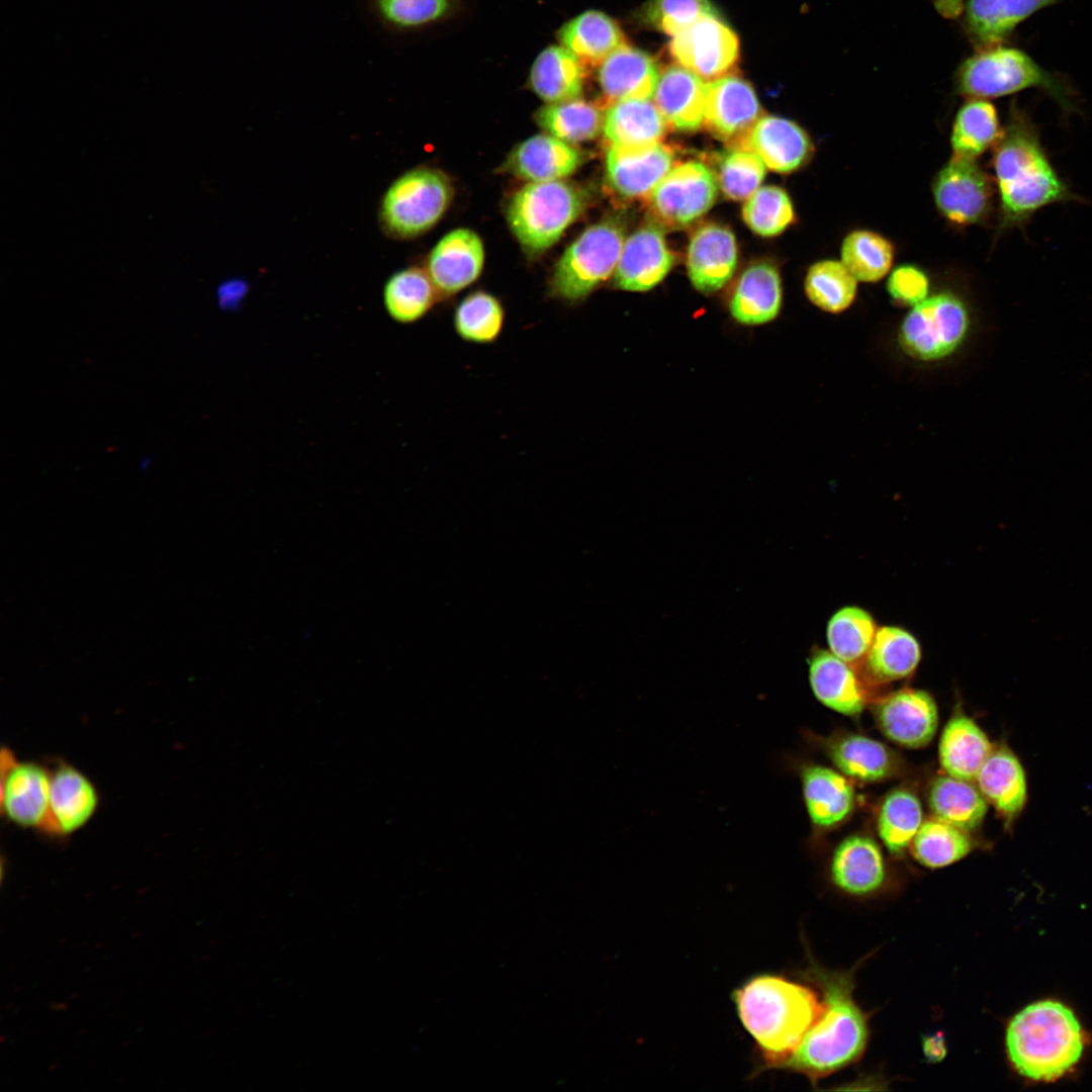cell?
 Wrapping results in <instances>:
<instances>
[{
	"label": "cell",
	"mask_w": 1092,
	"mask_h": 1092,
	"mask_svg": "<svg viewBox=\"0 0 1092 1092\" xmlns=\"http://www.w3.org/2000/svg\"><path fill=\"white\" fill-rule=\"evenodd\" d=\"M993 148L1001 231L1024 225L1044 206L1076 199L1049 160L1035 124L1016 104Z\"/></svg>",
	"instance_id": "cell-1"
},
{
	"label": "cell",
	"mask_w": 1092,
	"mask_h": 1092,
	"mask_svg": "<svg viewBox=\"0 0 1092 1092\" xmlns=\"http://www.w3.org/2000/svg\"><path fill=\"white\" fill-rule=\"evenodd\" d=\"M763 1069H780L819 1017L823 1003L809 987L783 976L752 977L732 994Z\"/></svg>",
	"instance_id": "cell-2"
},
{
	"label": "cell",
	"mask_w": 1092,
	"mask_h": 1092,
	"mask_svg": "<svg viewBox=\"0 0 1092 1092\" xmlns=\"http://www.w3.org/2000/svg\"><path fill=\"white\" fill-rule=\"evenodd\" d=\"M822 992V1011L798 1049L781 1066L809 1078L813 1083L858 1060L869 1037L868 1019L852 995L848 972L810 969Z\"/></svg>",
	"instance_id": "cell-3"
},
{
	"label": "cell",
	"mask_w": 1092,
	"mask_h": 1092,
	"mask_svg": "<svg viewBox=\"0 0 1092 1092\" xmlns=\"http://www.w3.org/2000/svg\"><path fill=\"white\" fill-rule=\"evenodd\" d=\"M1084 1033L1064 1004L1044 1000L1028 1005L1010 1021L1006 1049L1014 1069L1035 1081L1062 1077L1081 1058Z\"/></svg>",
	"instance_id": "cell-4"
},
{
	"label": "cell",
	"mask_w": 1092,
	"mask_h": 1092,
	"mask_svg": "<svg viewBox=\"0 0 1092 1092\" xmlns=\"http://www.w3.org/2000/svg\"><path fill=\"white\" fill-rule=\"evenodd\" d=\"M958 94L968 98H998L1038 88L1065 112L1075 110L1070 88L1021 50L997 44L980 49L966 59L954 75Z\"/></svg>",
	"instance_id": "cell-5"
},
{
	"label": "cell",
	"mask_w": 1092,
	"mask_h": 1092,
	"mask_svg": "<svg viewBox=\"0 0 1092 1092\" xmlns=\"http://www.w3.org/2000/svg\"><path fill=\"white\" fill-rule=\"evenodd\" d=\"M586 195L572 183L530 182L507 208L509 225L523 248L541 253L552 247L586 207Z\"/></svg>",
	"instance_id": "cell-6"
},
{
	"label": "cell",
	"mask_w": 1092,
	"mask_h": 1092,
	"mask_svg": "<svg viewBox=\"0 0 1092 1092\" xmlns=\"http://www.w3.org/2000/svg\"><path fill=\"white\" fill-rule=\"evenodd\" d=\"M624 237L623 224L614 218L587 228L557 262L550 280L553 296L567 303L585 299L615 272Z\"/></svg>",
	"instance_id": "cell-7"
},
{
	"label": "cell",
	"mask_w": 1092,
	"mask_h": 1092,
	"mask_svg": "<svg viewBox=\"0 0 1092 1092\" xmlns=\"http://www.w3.org/2000/svg\"><path fill=\"white\" fill-rule=\"evenodd\" d=\"M970 329V312L964 300L950 291H941L909 309L899 326L897 340L909 358L931 363L957 353Z\"/></svg>",
	"instance_id": "cell-8"
},
{
	"label": "cell",
	"mask_w": 1092,
	"mask_h": 1092,
	"mask_svg": "<svg viewBox=\"0 0 1092 1092\" xmlns=\"http://www.w3.org/2000/svg\"><path fill=\"white\" fill-rule=\"evenodd\" d=\"M453 195L449 179L439 170L416 168L395 179L384 193L379 220L394 238H414L433 228Z\"/></svg>",
	"instance_id": "cell-9"
},
{
	"label": "cell",
	"mask_w": 1092,
	"mask_h": 1092,
	"mask_svg": "<svg viewBox=\"0 0 1092 1092\" xmlns=\"http://www.w3.org/2000/svg\"><path fill=\"white\" fill-rule=\"evenodd\" d=\"M718 193L716 175L704 163L689 161L673 167L648 197L649 208L663 226L680 229L704 215Z\"/></svg>",
	"instance_id": "cell-10"
},
{
	"label": "cell",
	"mask_w": 1092,
	"mask_h": 1092,
	"mask_svg": "<svg viewBox=\"0 0 1092 1092\" xmlns=\"http://www.w3.org/2000/svg\"><path fill=\"white\" fill-rule=\"evenodd\" d=\"M668 51L681 67L713 81L734 71L739 58L735 32L717 15L708 14L672 36Z\"/></svg>",
	"instance_id": "cell-11"
},
{
	"label": "cell",
	"mask_w": 1092,
	"mask_h": 1092,
	"mask_svg": "<svg viewBox=\"0 0 1092 1092\" xmlns=\"http://www.w3.org/2000/svg\"><path fill=\"white\" fill-rule=\"evenodd\" d=\"M931 186L938 211L952 223H979L991 211L993 184L975 159L952 156L937 172Z\"/></svg>",
	"instance_id": "cell-12"
},
{
	"label": "cell",
	"mask_w": 1092,
	"mask_h": 1092,
	"mask_svg": "<svg viewBox=\"0 0 1092 1092\" xmlns=\"http://www.w3.org/2000/svg\"><path fill=\"white\" fill-rule=\"evenodd\" d=\"M0 776L2 815L19 827L43 831L52 770L35 761L20 760L9 748H2Z\"/></svg>",
	"instance_id": "cell-13"
},
{
	"label": "cell",
	"mask_w": 1092,
	"mask_h": 1092,
	"mask_svg": "<svg viewBox=\"0 0 1092 1092\" xmlns=\"http://www.w3.org/2000/svg\"><path fill=\"white\" fill-rule=\"evenodd\" d=\"M673 164L674 153L661 142L641 147L610 145L606 154L607 183L622 199H643L650 196Z\"/></svg>",
	"instance_id": "cell-14"
},
{
	"label": "cell",
	"mask_w": 1092,
	"mask_h": 1092,
	"mask_svg": "<svg viewBox=\"0 0 1092 1092\" xmlns=\"http://www.w3.org/2000/svg\"><path fill=\"white\" fill-rule=\"evenodd\" d=\"M760 115L757 96L742 78L731 74L706 83L703 123L721 141L738 146Z\"/></svg>",
	"instance_id": "cell-15"
},
{
	"label": "cell",
	"mask_w": 1092,
	"mask_h": 1092,
	"mask_svg": "<svg viewBox=\"0 0 1092 1092\" xmlns=\"http://www.w3.org/2000/svg\"><path fill=\"white\" fill-rule=\"evenodd\" d=\"M875 716L886 737L909 748L927 745L938 723L933 698L914 689H903L883 698L877 703Z\"/></svg>",
	"instance_id": "cell-16"
},
{
	"label": "cell",
	"mask_w": 1092,
	"mask_h": 1092,
	"mask_svg": "<svg viewBox=\"0 0 1092 1092\" xmlns=\"http://www.w3.org/2000/svg\"><path fill=\"white\" fill-rule=\"evenodd\" d=\"M675 261L662 230L643 225L625 240L614 272V285L626 291H648L660 283Z\"/></svg>",
	"instance_id": "cell-17"
},
{
	"label": "cell",
	"mask_w": 1092,
	"mask_h": 1092,
	"mask_svg": "<svg viewBox=\"0 0 1092 1092\" xmlns=\"http://www.w3.org/2000/svg\"><path fill=\"white\" fill-rule=\"evenodd\" d=\"M484 248L468 229L445 235L430 253L427 272L439 296H452L475 282L483 269Z\"/></svg>",
	"instance_id": "cell-18"
},
{
	"label": "cell",
	"mask_w": 1092,
	"mask_h": 1092,
	"mask_svg": "<svg viewBox=\"0 0 1092 1092\" xmlns=\"http://www.w3.org/2000/svg\"><path fill=\"white\" fill-rule=\"evenodd\" d=\"M99 805L96 787L75 766L60 762L51 777L50 807L44 833L67 836L85 826Z\"/></svg>",
	"instance_id": "cell-19"
},
{
	"label": "cell",
	"mask_w": 1092,
	"mask_h": 1092,
	"mask_svg": "<svg viewBox=\"0 0 1092 1092\" xmlns=\"http://www.w3.org/2000/svg\"><path fill=\"white\" fill-rule=\"evenodd\" d=\"M736 148L755 153L779 173H791L809 162L814 145L804 128L780 116H762Z\"/></svg>",
	"instance_id": "cell-20"
},
{
	"label": "cell",
	"mask_w": 1092,
	"mask_h": 1092,
	"mask_svg": "<svg viewBox=\"0 0 1092 1092\" xmlns=\"http://www.w3.org/2000/svg\"><path fill=\"white\" fill-rule=\"evenodd\" d=\"M737 265V245L733 233L718 223H707L692 236L687 268L693 286L705 294L723 288Z\"/></svg>",
	"instance_id": "cell-21"
},
{
	"label": "cell",
	"mask_w": 1092,
	"mask_h": 1092,
	"mask_svg": "<svg viewBox=\"0 0 1092 1092\" xmlns=\"http://www.w3.org/2000/svg\"><path fill=\"white\" fill-rule=\"evenodd\" d=\"M660 76L653 57L627 43L610 54L600 65L598 81L610 102L650 99Z\"/></svg>",
	"instance_id": "cell-22"
},
{
	"label": "cell",
	"mask_w": 1092,
	"mask_h": 1092,
	"mask_svg": "<svg viewBox=\"0 0 1092 1092\" xmlns=\"http://www.w3.org/2000/svg\"><path fill=\"white\" fill-rule=\"evenodd\" d=\"M652 97L668 127L694 131L703 124L706 83L688 69L679 65L665 68Z\"/></svg>",
	"instance_id": "cell-23"
},
{
	"label": "cell",
	"mask_w": 1092,
	"mask_h": 1092,
	"mask_svg": "<svg viewBox=\"0 0 1092 1092\" xmlns=\"http://www.w3.org/2000/svg\"><path fill=\"white\" fill-rule=\"evenodd\" d=\"M783 302L782 280L770 263L758 262L745 269L732 291L729 312L742 326H760L772 322Z\"/></svg>",
	"instance_id": "cell-24"
},
{
	"label": "cell",
	"mask_w": 1092,
	"mask_h": 1092,
	"mask_svg": "<svg viewBox=\"0 0 1092 1092\" xmlns=\"http://www.w3.org/2000/svg\"><path fill=\"white\" fill-rule=\"evenodd\" d=\"M808 664L811 689L819 702L848 716L862 711L867 691L855 669L821 648L813 649Z\"/></svg>",
	"instance_id": "cell-25"
},
{
	"label": "cell",
	"mask_w": 1092,
	"mask_h": 1092,
	"mask_svg": "<svg viewBox=\"0 0 1092 1092\" xmlns=\"http://www.w3.org/2000/svg\"><path fill=\"white\" fill-rule=\"evenodd\" d=\"M833 884L851 896H868L884 884L886 871L878 844L867 836L853 835L835 849L830 864Z\"/></svg>",
	"instance_id": "cell-26"
},
{
	"label": "cell",
	"mask_w": 1092,
	"mask_h": 1092,
	"mask_svg": "<svg viewBox=\"0 0 1092 1092\" xmlns=\"http://www.w3.org/2000/svg\"><path fill=\"white\" fill-rule=\"evenodd\" d=\"M582 163L581 153L569 143L551 134H536L521 143L511 154L508 169L530 182L561 180Z\"/></svg>",
	"instance_id": "cell-27"
},
{
	"label": "cell",
	"mask_w": 1092,
	"mask_h": 1092,
	"mask_svg": "<svg viewBox=\"0 0 1092 1092\" xmlns=\"http://www.w3.org/2000/svg\"><path fill=\"white\" fill-rule=\"evenodd\" d=\"M1057 1L968 0L965 28L979 49L1002 44L1020 22Z\"/></svg>",
	"instance_id": "cell-28"
},
{
	"label": "cell",
	"mask_w": 1092,
	"mask_h": 1092,
	"mask_svg": "<svg viewBox=\"0 0 1092 1092\" xmlns=\"http://www.w3.org/2000/svg\"><path fill=\"white\" fill-rule=\"evenodd\" d=\"M806 808L812 824L832 827L851 811L854 793L840 774L821 765L807 764L800 772Z\"/></svg>",
	"instance_id": "cell-29"
},
{
	"label": "cell",
	"mask_w": 1092,
	"mask_h": 1092,
	"mask_svg": "<svg viewBox=\"0 0 1092 1092\" xmlns=\"http://www.w3.org/2000/svg\"><path fill=\"white\" fill-rule=\"evenodd\" d=\"M993 751L982 729L969 717L957 714L945 725L939 742V761L947 776L975 781Z\"/></svg>",
	"instance_id": "cell-30"
},
{
	"label": "cell",
	"mask_w": 1092,
	"mask_h": 1092,
	"mask_svg": "<svg viewBox=\"0 0 1092 1092\" xmlns=\"http://www.w3.org/2000/svg\"><path fill=\"white\" fill-rule=\"evenodd\" d=\"M668 125L649 99L611 103L604 113L603 131L610 145L641 147L660 143Z\"/></svg>",
	"instance_id": "cell-31"
},
{
	"label": "cell",
	"mask_w": 1092,
	"mask_h": 1092,
	"mask_svg": "<svg viewBox=\"0 0 1092 1092\" xmlns=\"http://www.w3.org/2000/svg\"><path fill=\"white\" fill-rule=\"evenodd\" d=\"M825 750L840 771L861 782L884 780L898 767L895 755L887 746L857 734L832 737L826 741Z\"/></svg>",
	"instance_id": "cell-32"
},
{
	"label": "cell",
	"mask_w": 1092,
	"mask_h": 1092,
	"mask_svg": "<svg viewBox=\"0 0 1092 1092\" xmlns=\"http://www.w3.org/2000/svg\"><path fill=\"white\" fill-rule=\"evenodd\" d=\"M558 38L561 46L588 65H600L627 43L619 24L598 10L584 11L567 21L560 28Z\"/></svg>",
	"instance_id": "cell-33"
},
{
	"label": "cell",
	"mask_w": 1092,
	"mask_h": 1092,
	"mask_svg": "<svg viewBox=\"0 0 1092 1092\" xmlns=\"http://www.w3.org/2000/svg\"><path fill=\"white\" fill-rule=\"evenodd\" d=\"M583 63L563 46H550L536 58L530 71L534 92L548 103L578 98L584 81Z\"/></svg>",
	"instance_id": "cell-34"
},
{
	"label": "cell",
	"mask_w": 1092,
	"mask_h": 1092,
	"mask_svg": "<svg viewBox=\"0 0 1092 1092\" xmlns=\"http://www.w3.org/2000/svg\"><path fill=\"white\" fill-rule=\"evenodd\" d=\"M921 658L920 645L908 631L894 626L878 628L862 669L875 684L909 676Z\"/></svg>",
	"instance_id": "cell-35"
},
{
	"label": "cell",
	"mask_w": 1092,
	"mask_h": 1092,
	"mask_svg": "<svg viewBox=\"0 0 1092 1092\" xmlns=\"http://www.w3.org/2000/svg\"><path fill=\"white\" fill-rule=\"evenodd\" d=\"M982 795L1006 818L1017 816L1026 801V781L1017 757L1006 748L993 750L976 778Z\"/></svg>",
	"instance_id": "cell-36"
},
{
	"label": "cell",
	"mask_w": 1092,
	"mask_h": 1092,
	"mask_svg": "<svg viewBox=\"0 0 1092 1092\" xmlns=\"http://www.w3.org/2000/svg\"><path fill=\"white\" fill-rule=\"evenodd\" d=\"M439 297L428 272L417 267L393 273L382 290L386 313L400 325H411L422 320Z\"/></svg>",
	"instance_id": "cell-37"
},
{
	"label": "cell",
	"mask_w": 1092,
	"mask_h": 1092,
	"mask_svg": "<svg viewBox=\"0 0 1092 1092\" xmlns=\"http://www.w3.org/2000/svg\"><path fill=\"white\" fill-rule=\"evenodd\" d=\"M934 816L964 831L979 827L986 815V799L970 782L950 776L936 778L928 792Z\"/></svg>",
	"instance_id": "cell-38"
},
{
	"label": "cell",
	"mask_w": 1092,
	"mask_h": 1092,
	"mask_svg": "<svg viewBox=\"0 0 1092 1092\" xmlns=\"http://www.w3.org/2000/svg\"><path fill=\"white\" fill-rule=\"evenodd\" d=\"M999 116L987 99L969 98L953 120L952 156L975 159L994 147L1002 134Z\"/></svg>",
	"instance_id": "cell-39"
},
{
	"label": "cell",
	"mask_w": 1092,
	"mask_h": 1092,
	"mask_svg": "<svg viewBox=\"0 0 1092 1092\" xmlns=\"http://www.w3.org/2000/svg\"><path fill=\"white\" fill-rule=\"evenodd\" d=\"M878 628L870 613L858 607H844L827 625L829 650L853 669L860 670Z\"/></svg>",
	"instance_id": "cell-40"
},
{
	"label": "cell",
	"mask_w": 1092,
	"mask_h": 1092,
	"mask_svg": "<svg viewBox=\"0 0 1092 1092\" xmlns=\"http://www.w3.org/2000/svg\"><path fill=\"white\" fill-rule=\"evenodd\" d=\"M535 120L549 134L573 144L595 139L603 129L604 114L596 104L574 98L541 107Z\"/></svg>",
	"instance_id": "cell-41"
},
{
	"label": "cell",
	"mask_w": 1092,
	"mask_h": 1092,
	"mask_svg": "<svg viewBox=\"0 0 1092 1092\" xmlns=\"http://www.w3.org/2000/svg\"><path fill=\"white\" fill-rule=\"evenodd\" d=\"M840 256L841 262L857 281L875 283L892 270L895 248L888 239L876 232L854 230L844 237Z\"/></svg>",
	"instance_id": "cell-42"
},
{
	"label": "cell",
	"mask_w": 1092,
	"mask_h": 1092,
	"mask_svg": "<svg viewBox=\"0 0 1092 1092\" xmlns=\"http://www.w3.org/2000/svg\"><path fill=\"white\" fill-rule=\"evenodd\" d=\"M804 289L808 299L823 311L837 314L855 300L857 280L841 261L826 259L807 271Z\"/></svg>",
	"instance_id": "cell-43"
},
{
	"label": "cell",
	"mask_w": 1092,
	"mask_h": 1092,
	"mask_svg": "<svg viewBox=\"0 0 1092 1092\" xmlns=\"http://www.w3.org/2000/svg\"><path fill=\"white\" fill-rule=\"evenodd\" d=\"M505 309L492 294L478 290L465 296L453 314V327L458 337L468 343H494L505 325Z\"/></svg>",
	"instance_id": "cell-44"
},
{
	"label": "cell",
	"mask_w": 1092,
	"mask_h": 1092,
	"mask_svg": "<svg viewBox=\"0 0 1092 1092\" xmlns=\"http://www.w3.org/2000/svg\"><path fill=\"white\" fill-rule=\"evenodd\" d=\"M910 844L915 858L931 869L949 866L972 850L966 831L936 817L922 822Z\"/></svg>",
	"instance_id": "cell-45"
},
{
	"label": "cell",
	"mask_w": 1092,
	"mask_h": 1092,
	"mask_svg": "<svg viewBox=\"0 0 1092 1092\" xmlns=\"http://www.w3.org/2000/svg\"><path fill=\"white\" fill-rule=\"evenodd\" d=\"M921 824V805L913 793L895 790L884 799L878 816V831L891 852L900 853L910 845Z\"/></svg>",
	"instance_id": "cell-46"
},
{
	"label": "cell",
	"mask_w": 1092,
	"mask_h": 1092,
	"mask_svg": "<svg viewBox=\"0 0 1092 1092\" xmlns=\"http://www.w3.org/2000/svg\"><path fill=\"white\" fill-rule=\"evenodd\" d=\"M765 167L755 153L733 148L720 154L715 175L726 197L744 200L758 189L765 175Z\"/></svg>",
	"instance_id": "cell-47"
},
{
	"label": "cell",
	"mask_w": 1092,
	"mask_h": 1092,
	"mask_svg": "<svg viewBox=\"0 0 1092 1092\" xmlns=\"http://www.w3.org/2000/svg\"><path fill=\"white\" fill-rule=\"evenodd\" d=\"M742 215L745 223L762 237L777 236L795 220L790 196L783 188L772 185L758 188L746 200Z\"/></svg>",
	"instance_id": "cell-48"
},
{
	"label": "cell",
	"mask_w": 1092,
	"mask_h": 1092,
	"mask_svg": "<svg viewBox=\"0 0 1092 1092\" xmlns=\"http://www.w3.org/2000/svg\"><path fill=\"white\" fill-rule=\"evenodd\" d=\"M717 13L709 0H649L641 11L643 22L674 36L701 17Z\"/></svg>",
	"instance_id": "cell-49"
},
{
	"label": "cell",
	"mask_w": 1092,
	"mask_h": 1092,
	"mask_svg": "<svg viewBox=\"0 0 1092 1092\" xmlns=\"http://www.w3.org/2000/svg\"><path fill=\"white\" fill-rule=\"evenodd\" d=\"M381 19L399 28L421 26L441 18L450 0H373Z\"/></svg>",
	"instance_id": "cell-50"
},
{
	"label": "cell",
	"mask_w": 1092,
	"mask_h": 1092,
	"mask_svg": "<svg viewBox=\"0 0 1092 1092\" xmlns=\"http://www.w3.org/2000/svg\"><path fill=\"white\" fill-rule=\"evenodd\" d=\"M886 288L896 305L912 307L929 296L930 280L922 268L905 263L890 271Z\"/></svg>",
	"instance_id": "cell-51"
},
{
	"label": "cell",
	"mask_w": 1092,
	"mask_h": 1092,
	"mask_svg": "<svg viewBox=\"0 0 1092 1092\" xmlns=\"http://www.w3.org/2000/svg\"><path fill=\"white\" fill-rule=\"evenodd\" d=\"M241 290L242 285L237 281H226L222 283L217 289V298L219 305L222 307H229L230 304L236 300L237 295L241 293Z\"/></svg>",
	"instance_id": "cell-52"
},
{
	"label": "cell",
	"mask_w": 1092,
	"mask_h": 1092,
	"mask_svg": "<svg viewBox=\"0 0 1092 1092\" xmlns=\"http://www.w3.org/2000/svg\"><path fill=\"white\" fill-rule=\"evenodd\" d=\"M150 463H151V459L148 456L144 457L141 460V466H142L143 469H147L149 467Z\"/></svg>",
	"instance_id": "cell-53"
}]
</instances>
